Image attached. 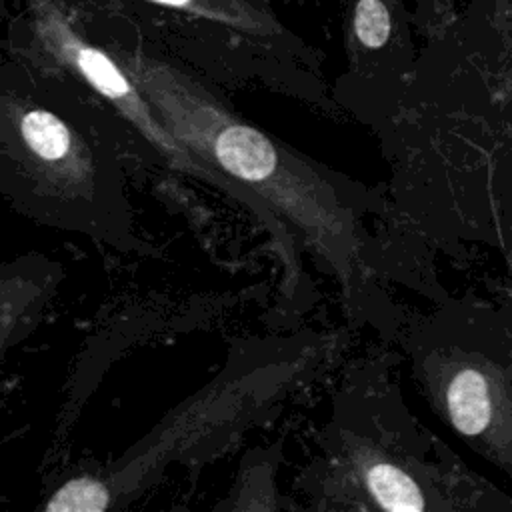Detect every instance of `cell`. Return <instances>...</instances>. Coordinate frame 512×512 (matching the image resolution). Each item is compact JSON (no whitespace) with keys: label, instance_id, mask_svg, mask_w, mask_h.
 <instances>
[{"label":"cell","instance_id":"cell-1","mask_svg":"<svg viewBox=\"0 0 512 512\" xmlns=\"http://www.w3.org/2000/svg\"><path fill=\"white\" fill-rule=\"evenodd\" d=\"M126 136L82 102L0 84V196L22 216L146 254L128 198Z\"/></svg>","mask_w":512,"mask_h":512},{"label":"cell","instance_id":"cell-2","mask_svg":"<svg viewBox=\"0 0 512 512\" xmlns=\"http://www.w3.org/2000/svg\"><path fill=\"white\" fill-rule=\"evenodd\" d=\"M112 54L208 180L226 186L228 176L262 192L330 256L334 268H348L354 246L350 216L310 170L288 158L268 136L230 116L172 66L136 48H116Z\"/></svg>","mask_w":512,"mask_h":512},{"label":"cell","instance_id":"cell-3","mask_svg":"<svg viewBox=\"0 0 512 512\" xmlns=\"http://www.w3.org/2000/svg\"><path fill=\"white\" fill-rule=\"evenodd\" d=\"M32 28L46 54L92 90L116 120L132 130L134 138L138 136L172 168L208 178L206 170L172 138L114 54L78 34L54 0H32Z\"/></svg>","mask_w":512,"mask_h":512},{"label":"cell","instance_id":"cell-4","mask_svg":"<svg viewBox=\"0 0 512 512\" xmlns=\"http://www.w3.org/2000/svg\"><path fill=\"white\" fill-rule=\"evenodd\" d=\"M64 274L60 260L40 252L0 260V360L36 330Z\"/></svg>","mask_w":512,"mask_h":512},{"label":"cell","instance_id":"cell-5","mask_svg":"<svg viewBox=\"0 0 512 512\" xmlns=\"http://www.w3.org/2000/svg\"><path fill=\"white\" fill-rule=\"evenodd\" d=\"M446 410L462 434H484L494 416V388L490 376L478 368H460L448 382Z\"/></svg>","mask_w":512,"mask_h":512},{"label":"cell","instance_id":"cell-6","mask_svg":"<svg viewBox=\"0 0 512 512\" xmlns=\"http://www.w3.org/2000/svg\"><path fill=\"white\" fill-rule=\"evenodd\" d=\"M364 482L378 506L386 510H422L426 506L418 484L396 464H370L366 468Z\"/></svg>","mask_w":512,"mask_h":512},{"label":"cell","instance_id":"cell-7","mask_svg":"<svg viewBox=\"0 0 512 512\" xmlns=\"http://www.w3.org/2000/svg\"><path fill=\"white\" fill-rule=\"evenodd\" d=\"M354 26L364 46L378 48L388 40L390 16L380 0H360L356 6Z\"/></svg>","mask_w":512,"mask_h":512},{"label":"cell","instance_id":"cell-8","mask_svg":"<svg viewBox=\"0 0 512 512\" xmlns=\"http://www.w3.org/2000/svg\"><path fill=\"white\" fill-rule=\"evenodd\" d=\"M160 6L178 8V10H190L202 16L210 18H232V8H228L226 0H148Z\"/></svg>","mask_w":512,"mask_h":512}]
</instances>
